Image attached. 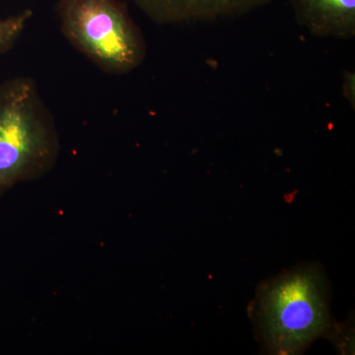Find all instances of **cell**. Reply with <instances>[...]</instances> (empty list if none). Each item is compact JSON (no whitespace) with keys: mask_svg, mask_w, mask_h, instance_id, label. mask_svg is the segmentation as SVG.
Returning <instances> with one entry per match:
<instances>
[{"mask_svg":"<svg viewBox=\"0 0 355 355\" xmlns=\"http://www.w3.org/2000/svg\"><path fill=\"white\" fill-rule=\"evenodd\" d=\"M60 153L57 121L36 80L0 83V197L53 171Z\"/></svg>","mask_w":355,"mask_h":355,"instance_id":"obj_1","label":"cell"},{"mask_svg":"<svg viewBox=\"0 0 355 355\" xmlns=\"http://www.w3.org/2000/svg\"><path fill=\"white\" fill-rule=\"evenodd\" d=\"M257 320L268 352L295 354L331 328L326 282L314 266H301L261 287Z\"/></svg>","mask_w":355,"mask_h":355,"instance_id":"obj_2","label":"cell"},{"mask_svg":"<svg viewBox=\"0 0 355 355\" xmlns=\"http://www.w3.org/2000/svg\"><path fill=\"white\" fill-rule=\"evenodd\" d=\"M62 36L103 73L121 76L144 64L146 40L123 0H58Z\"/></svg>","mask_w":355,"mask_h":355,"instance_id":"obj_3","label":"cell"},{"mask_svg":"<svg viewBox=\"0 0 355 355\" xmlns=\"http://www.w3.org/2000/svg\"><path fill=\"white\" fill-rule=\"evenodd\" d=\"M156 24L176 25L235 17L272 0H132Z\"/></svg>","mask_w":355,"mask_h":355,"instance_id":"obj_4","label":"cell"},{"mask_svg":"<svg viewBox=\"0 0 355 355\" xmlns=\"http://www.w3.org/2000/svg\"><path fill=\"white\" fill-rule=\"evenodd\" d=\"M301 27L318 38L355 36V0H288Z\"/></svg>","mask_w":355,"mask_h":355,"instance_id":"obj_5","label":"cell"},{"mask_svg":"<svg viewBox=\"0 0 355 355\" xmlns=\"http://www.w3.org/2000/svg\"><path fill=\"white\" fill-rule=\"evenodd\" d=\"M32 17L31 9H24L8 17H0V55H6L12 50L24 34Z\"/></svg>","mask_w":355,"mask_h":355,"instance_id":"obj_6","label":"cell"},{"mask_svg":"<svg viewBox=\"0 0 355 355\" xmlns=\"http://www.w3.org/2000/svg\"><path fill=\"white\" fill-rule=\"evenodd\" d=\"M343 97L349 101L350 106L355 107V74L354 72L345 71L343 80Z\"/></svg>","mask_w":355,"mask_h":355,"instance_id":"obj_7","label":"cell"}]
</instances>
